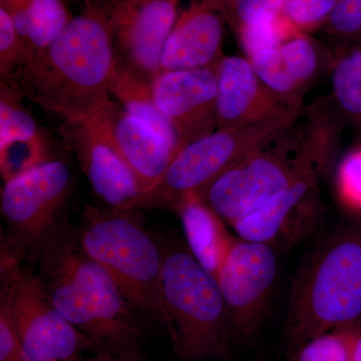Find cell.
<instances>
[{"instance_id": "29", "label": "cell", "mask_w": 361, "mask_h": 361, "mask_svg": "<svg viewBox=\"0 0 361 361\" xmlns=\"http://www.w3.org/2000/svg\"><path fill=\"white\" fill-rule=\"evenodd\" d=\"M285 0H235L234 11L241 26L276 20Z\"/></svg>"}, {"instance_id": "28", "label": "cell", "mask_w": 361, "mask_h": 361, "mask_svg": "<svg viewBox=\"0 0 361 361\" xmlns=\"http://www.w3.org/2000/svg\"><path fill=\"white\" fill-rule=\"evenodd\" d=\"M0 361H28L4 292L0 297Z\"/></svg>"}, {"instance_id": "23", "label": "cell", "mask_w": 361, "mask_h": 361, "mask_svg": "<svg viewBox=\"0 0 361 361\" xmlns=\"http://www.w3.org/2000/svg\"><path fill=\"white\" fill-rule=\"evenodd\" d=\"M292 361H350L346 327H342L304 342L294 349Z\"/></svg>"}, {"instance_id": "19", "label": "cell", "mask_w": 361, "mask_h": 361, "mask_svg": "<svg viewBox=\"0 0 361 361\" xmlns=\"http://www.w3.org/2000/svg\"><path fill=\"white\" fill-rule=\"evenodd\" d=\"M173 210L182 221L188 248L217 278L235 238L228 232L227 223L198 196L184 199Z\"/></svg>"}, {"instance_id": "13", "label": "cell", "mask_w": 361, "mask_h": 361, "mask_svg": "<svg viewBox=\"0 0 361 361\" xmlns=\"http://www.w3.org/2000/svg\"><path fill=\"white\" fill-rule=\"evenodd\" d=\"M59 133L77 157L92 191L106 207L133 211L146 205V196L111 146L94 114L78 122L63 123Z\"/></svg>"}, {"instance_id": "21", "label": "cell", "mask_w": 361, "mask_h": 361, "mask_svg": "<svg viewBox=\"0 0 361 361\" xmlns=\"http://www.w3.org/2000/svg\"><path fill=\"white\" fill-rule=\"evenodd\" d=\"M330 80L337 115L361 133V47L334 56Z\"/></svg>"}, {"instance_id": "24", "label": "cell", "mask_w": 361, "mask_h": 361, "mask_svg": "<svg viewBox=\"0 0 361 361\" xmlns=\"http://www.w3.org/2000/svg\"><path fill=\"white\" fill-rule=\"evenodd\" d=\"M27 61L25 40L16 30L11 16L0 6V78L8 82Z\"/></svg>"}, {"instance_id": "20", "label": "cell", "mask_w": 361, "mask_h": 361, "mask_svg": "<svg viewBox=\"0 0 361 361\" xmlns=\"http://www.w3.org/2000/svg\"><path fill=\"white\" fill-rule=\"evenodd\" d=\"M111 97L126 111L151 126L180 151L174 127L157 106L153 82L116 61L111 82Z\"/></svg>"}, {"instance_id": "15", "label": "cell", "mask_w": 361, "mask_h": 361, "mask_svg": "<svg viewBox=\"0 0 361 361\" xmlns=\"http://www.w3.org/2000/svg\"><path fill=\"white\" fill-rule=\"evenodd\" d=\"M215 71L217 129L244 127L302 114V106L285 101L265 87L247 58L225 56Z\"/></svg>"}, {"instance_id": "5", "label": "cell", "mask_w": 361, "mask_h": 361, "mask_svg": "<svg viewBox=\"0 0 361 361\" xmlns=\"http://www.w3.org/2000/svg\"><path fill=\"white\" fill-rule=\"evenodd\" d=\"M133 211L87 205L77 241L110 275L132 310L168 331L161 283L163 248Z\"/></svg>"}, {"instance_id": "18", "label": "cell", "mask_w": 361, "mask_h": 361, "mask_svg": "<svg viewBox=\"0 0 361 361\" xmlns=\"http://www.w3.org/2000/svg\"><path fill=\"white\" fill-rule=\"evenodd\" d=\"M224 25L211 4H197L177 18L161 59V73L215 68L223 54Z\"/></svg>"}, {"instance_id": "16", "label": "cell", "mask_w": 361, "mask_h": 361, "mask_svg": "<svg viewBox=\"0 0 361 361\" xmlns=\"http://www.w3.org/2000/svg\"><path fill=\"white\" fill-rule=\"evenodd\" d=\"M94 116L111 146L134 176L147 202L149 195L160 186L179 149L116 102H109Z\"/></svg>"}, {"instance_id": "30", "label": "cell", "mask_w": 361, "mask_h": 361, "mask_svg": "<svg viewBox=\"0 0 361 361\" xmlns=\"http://www.w3.org/2000/svg\"><path fill=\"white\" fill-rule=\"evenodd\" d=\"M332 32L343 37H361V0H338L330 13Z\"/></svg>"}, {"instance_id": "1", "label": "cell", "mask_w": 361, "mask_h": 361, "mask_svg": "<svg viewBox=\"0 0 361 361\" xmlns=\"http://www.w3.org/2000/svg\"><path fill=\"white\" fill-rule=\"evenodd\" d=\"M85 1L82 13L8 80L26 99L68 123L89 118L111 101L113 37L102 9L94 0Z\"/></svg>"}, {"instance_id": "27", "label": "cell", "mask_w": 361, "mask_h": 361, "mask_svg": "<svg viewBox=\"0 0 361 361\" xmlns=\"http://www.w3.org/2000/svg\"><path fill=\"white\" fill-rule=\"evenodd\" d=\"M338 0H285L283 13L294 25L310 26L329 18Z\"/></svg>"}, {"instance_id": "33", "label": "cell", "mask_w": 361, "mask_h": 361, "mask_svg": "<svg viewBox=\"0 0 361 361\" xmlns=\"http://www.w3.org/2000/svg\"><path fill=\"white\" fill-rule=\"evenodd\" d=\"M85 361H141L139 355H118L113 353H99L96 357Z\"/></svg>"}, {"instance_id": "6", "label": "cell", "mask_w": 361, "mask_h": 361, "mask_svg": "<svg viewBox=\"0 0 361 361\" xmlns=\"http://www.w3.org/2000/svg\"><path fill=\"white\" fill-rule=\"evenodd\" d=\"M161 294L168 334L180 361H202L227 353L229 314L216 278L185 244L163 248Z\"/></svg>"}, {"instance_id": "9", "label": "cell", "mask_w": 361, "mask_h": 361, "mask_svg": "<svg viewBox=\"0 0 361 361\" xmlns=\"http://www.w3.org/2000/svg\"><path fill=\"white\" fill-rule=\"evenodd\" d=\"M110 27L116 61L153 82L177 20L178 0H94Z\"/></svg>"}, {"instance_id": "3", "label": "cell", "mask_w": 361, "mask_h": 361, "mask_svg": "<svg viewBox=\"0 0 361 361\" xmlns=\"http://www.w3.org/2000/svg\"><path fill=\"white\" fill-rule=\"evenodd\" d=\"M307 120L301 127L296 121L244 156L202 192V200L232 226L311 171L325 172L336 155L341 127L317 111H311Z\"/></svg>"}, {"instance_id": "2", "label": "cell", "mask_w": 361, "mask_h": 361, "mask_svg": "<svg viewBox=\"0 0 361 361\" xmlns=\"http://www.w3.org/2000/svg\"><path fill=\"white\" fill-rule=\"evenodd\" d=\"M40 283L52 305L99 353L139 355L141 326L114 280L87 257L66 224L58 221L35 245Z\"/></svg>"}, {"instance_id": "17", "label": "cell", "mask_w": 361, "mask_h": 361, "mask_svg": "<svg viewBox=\"0 0 361 361\" xmlns=\"http://www.w3.org/2000/svg\"><path fill=\"white\" fill-rule=\"evenodd\" d=\"M334 56L324 54L312 40L292 37L277 49L249 58L259 80L289 103L302 106V94L331 71Z\"/></svg>"}, {"instance_id": "31", "label": "cell", "mask_w": 361, "mask_h": 361, "mask_svg": "<svg viewBox=\"0 0 361 361\" xmlns=\"http://www.w3.org/2000/svg\"><path fill=\"white\" fill-rule=\"evenodd\" d=\"M0 6L11 16L16 30L25 42L30 30L32 0H0Z\"/></svg>"}, {"instance_id": "11", "label": "cell", "mask_w": 361, "mask_h": 361, "mask_svg": "<svg viewBox=\"0 0 361 361\" xmlns=\"http://www.w3.org/2000/svg\"><path fill=\"white\" fill-rule=\"evenodd\" d=\"M322 172L299 178L269 202L231 227L240 238L278 247L296 246L318 232L324 218L319 190Z\"/></svg>"}, {"instance_id": "10", "label": "cell", "mask_w": 361, "mask_h": 361, "mask_svg": "<svg viewBox=\"0 0 361 361\" xmlns=\"http://www.w3.org/2000/svg\"><path fill=\"white\" fill-rule=\"evenodd\" d=\"M278 275L275 249L235 237L217 280L232 334L247 338L260 326Z\"/></svg>"}, {"instance_id": "12", "label": "cell", "mask_w": 361, "mask_h": 361, "mask_svg": "<svg viewBox=\"0 0 361 361\" xmlns=\"http://www.w3.org/2000/svg\"><path fill=\"white\" fill-rule=\"evenodd\" d=\"M71 185L70 169L51 160L6 180L1 213L20 243L37 245L54 225Z\"/></svg>"}, {"instance_id": "14", "label": "cell", "mask_w": 361, "mask_h": 361, "mask_svg": "<svg viewBox=\"0 0 361 361\" xmlns=\"http://www.w3.org/2000/svg\"><path fill=\"white\" fill-rule=\"evenodd\" d=\"M215 68L164 71L153 80L154 99L174 127L180 149L217 130Z\"/></svg>"}, {"instance_id": "26", "label": "cell", "mask_w": 361, "mask_h": 361, "mask_svg": "<svg viewBox=\"0 0 361 361\" xmlns=\"http://www.w3.org/2000/svg\"><path fill=\"white\" fill-rule=\"evenodd\" d=\"M336 182L342 203L361 213V145L344 157Z\"/></svg>"}, {"instance_id": "32", "label": "cell", "mask_w": 361, "mask_h": 361, "mask_svg": "<svg viewBox=\"0 0 361 361\" xmlns=\"http://www.w3.org/2000/svg\"><path fill=\"white\" fill-rule=\"evenodd\" d=\"M350 348V361H361V325L360 322L346 326Z\"/></svg>"}, {"instance_id": "8", "label": "cell", "mask_w": 361, "mask_h": 361, "mask_svg": "<svg viewBox=\"0 0 361 361\" xmlns=\"http://www.w3.org/2000/svg\"><path fill=\"white\" fill-rule=\"evenodd\" d=\"M1 283L28 361H75L82 351L96 349L52 305L39 277L21 269L7 246H2Z\"/></svg>"}, {"instance_id": "25", "label": "cell", "mask_w": 361, "mask_h": 361, "mask_svg": "<svg viewBox=\"0 0 361 361\" xmlns=\"http://www.w3.org/2000/svg\"><path fill=\"white\" fill-rule=\"evenodd\" d=\"M288 39L290 37L286 28L278 18L240 27V42L247 59L277 49Z\"/></svg>"}, {"instance_id": "4", "label": "cell", "mask_w": 361, "mask_h": 361, "mask_svg": "<svg viewBox=\"0 0 361 361\" xmlns=\"http://www.w3.org/2000/svg\"><path fill=\"white\" fill-rule=\"evenodd\" d=\"M360 317L361 230H342L314 247L296 271L285 322L287 341L295 349Z\"/></svg>"}, {"instance_id": "7", "label": "cell", "mask_w": 361, "mask_h": 361, "mask_svg": "<svg viewBox=\"0 0 361 361\" xmlns=\"http://www.w3.org/2000/svg\"><path fill=\"white\" fill-rule=\"evenodd\" d=\"M300 116L217 129L186 145L173 159L160 186L147 198L146 207L168 206L173 209L184 199L200 197L225 171L254 149L288 129Z\"/></svg>"}, {"instance_id": "22", "label": "cell", "mask_w": 361, "mask_h": 361, "mask_svg": "<svg viewBox=\"0 0 361 361\" xmlns=\"http://www.w3.org/2000/svg\"><path fill=\"white\" fill-rule=\"evenodd\" d=\"M73 18L65 0H32L30 30L25 40L26 63L44 51Z\"/></svg>"}]
</instances>
